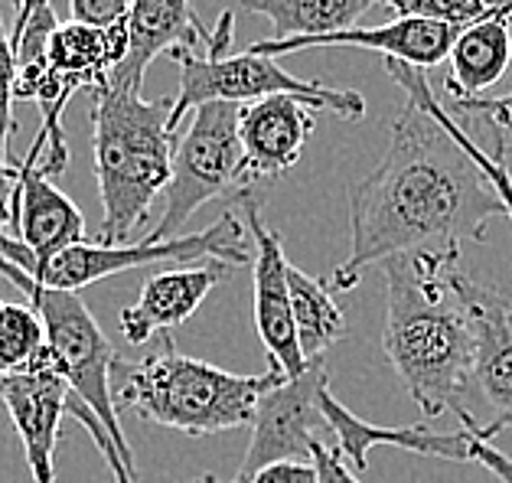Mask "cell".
Masks as SVG:
<instances>
[{
	"label": "cell",
	"instance_id": "83f0119b",
	"mask_svg": "<svg viewBox=\"0 0 512 483\" xmlns=\"http://www.w3.org/2000/svg\"><path fill=\"white\" fill-rule=\"evenodd\" d=\"M235 483H320L314 461H278L255 470L252 477H232Z\"/></svg>",
	"mask_w": 512,
	"mask_h": 483
},
{
	"label": "cell",
	"instance_id": "9c48e42d",
	"mask_svg": "<svg viewBox=\"0 0 512 483\" xmlns=\"http://www.w3.org/2000/svg\"><path fill=\"white\" fill-rule=\"evenodd\" d=\"M330 392L327 363L314 359L304 376L284 379L261 399L252 441L242 457L239 480L252 477L255 470L278 461H310L317 441H327L330 425L323 418V395Z\"/></svg>",
	"mask_w": 512,
	"mask_h": 483
},
{
	"label": "cell",
	"instance_id": "3957f363",
	"mask_svg": "<svg viewBox=\"0 0 512 483\" xmlns=\"http://www.w3.org/2000/svg\"><path fill=\"white\" fill-rule=\"evenodd\" d=\"M92 151L102 196V245H124L173 173V98L147 102L134 89H95Z\"/></svg>",
	"mask_w": 512,
	"mask_h": 483
},
{
	"label": "cell",
	"instance_id": "4dcf8cb0",
	"mask_svg": "<svg viewBox=\"0 0 512 483\" xmlns=\"http://www.w3.org/2000/svg\"><path fill=\"white\" fill-rule=\"evenodd\" d=\"M43 4H49V0H20V7H17V20H14V30L10 33H17L23 23H27L30 17H33V10L36 7H43Z\"/></svg>",
	"mask_w": 512,
	"mask_h": 483
},
{
	"label": "cell",
	"instance_id": "277c9868",
	"mask_svg": "<svg viewBox=\"0 0 512 483\" xmlns=\"http://www.w3.org/2000/svg\"><path fill=\"white\" fill-rule=\"evenodd\" d=\"M115 405L128 408L147 425L206 438L232 428H252L261 399L284 376H242L206 359L183 356L164 340V350L137 363H115Z\"/></svg>",
	"mask_w": 512,
	"mask_h": 483
},
{
	"label": "cell",
	"instance_id": "f1b7e54d",
	"mask_svg": "<svg viewBox=\"0 0 512 483\" xmlns=\"http://www.w3.org/2000/svg\"><path fill=\"white\" fill-rule=\"evenodd\" d=\"M310 461H314V467H317V480L320 483H362L353 474V467H349L340 457V451H336L333 444H327V441L314 444V454H310Z\"/></svg>",
	"mask_w": 512,
	"mask_h": 483
},
{
	"label": "cell",
	"instance_id": "5b68a950",
	"mask_svg": "<svg viewBox=\"0 0 512 483\" xmlns=\"http://www.w3.org/2000/svg\"><path fill=\"white\" fill-rule=\"evenodd\" d=\"M235 14L226 10L219 23L209 33L206 56H199L196 49H173V59L180 63V92L173 98V115L170 125L180 131V121L186 111H196L199 105L209 102H232V105H252L271 95H297L317 111H330L336 118L359 121L366 115V102L362 95L349 89H330L323 82H310L301 76H291L281 59L255 56V53H235L229 56V36H232Z\"/></svg>",
	"mask_w": 512,
	"mask_h": 483
},
{
	"label": "cell",
	"instance_id": "5bb4252c",
	"mask_svg": "<svg viewBox=\"0 0 512 483\" xmlns=\"http://www.w3.org/2000/svg\"><path fill=\"white\" fill-rule=\"evenodd\" d=\"M317 125V108L297 95H271L242 105L239 138L245 151V183L281 177L301 160L310 131Z\"/></svg>",
	"mask_w": 512,
	"mask_h": 483
},
{
	"label": "cell",
	"instance_id": "ba28073f",
	"mask_svg": "<svg viewBox=\"0 0 512 483\" xmlns=\"http://www.w3.org/2000/svg\"><path fill=\"white\" fill-rule=\"evenodd\" d=\"M193 265V262H226V265H248L252 262V242H248V226L239 209H226L209 229L186 232L167 242H124V245H102V242H79L56 255L53 262L40 268H27L23 275L36 284L56 291H82L95 281L124 275V271L147 268V265Z\"/></svg>",
	"mask_w": 512,
	"mask_h": 483
},
{
	"label": "cell",
	"instance_id": "52a82bcc",
	"mask_svg": "<svg viewBox=\"0 0 512 483\" xmlns=\"http://www.w3.org/2000/svg\"><path fill=\"white\" fill-rule=\"evenodd\" d=\"M242 105L209 102L193 111L190 125L177 134L173 173L164 190V213L147 232L151 242L177 239L199 209L222 196L242 200L255 187L245 183V151L239 138Z\"/></svg>",
	"mask_w": 512,
	"mask_h": 483
},
{
	"label": "cell",
	"instance_id": "8992f818",
	"mask_svg": "<svg viewBox=\"0 0 512 483\" xmlns=\"http://www.w3.org/2000/svg\"><path fill=\"white\" fill-rule=\"evenodd\" d=\"M0 278H7L14 288L27 297V304L33 307L43 320L46 330V346L53 353L59 373L66 376L72 395L89 408V412L102 421V428L108 431V438L115 441L118 454L124 457V464L134 470V454L131 444L124 438V428L118 421V405H115V363L118 356L111 350V340L105 337V330L98 327L95 314L89 311V304L82 301L79 291H56L46 284H36L27 278L17 265H10L0 258Z\"/></svg>",
	"mask_w": 512,
	"mask_h": 483
},
{
	"label": "cell",
	"instance_id": "ffe728a7",
	"mask_svg": "<svg viewBox=\"0 0 512 483\" xmlns=\"http://www.w3.org/2000/svg\"><path fill=\"white\" fill-rule=\"evenodd\" d=\"M447 63H451L447 92L454 95V102L480 98L506 76L512 63V27L503 4L457 33Z\"/></svg>",
	"mask_w": 512,
	"mask_h": 483
},
{
	"label": "cell",
	"instance_id": "836d02e7",
	"mask_svg": "<svg viewBox=\"0 0 512 483\" xmlns=\"http://www.w3.org/2000/svg\"><path fill=\"white\" fill-rule=\"evenodd\" d=\"M0 307H4V301H0Z\"/></svg>",
	"mask_w": 512,
	"mask_h": 483
},
{
	"label": "cell",
	"instance_id": "2e32d148",
	"mask_svg": "<svg viewBox=\"0 0 512 483\" xmlns=\"http://www.w3.org/2000/svg\"><path fill=\"white\" fill-rule=\"evenodd\" d=\"M457 33L460 30L447 27V23L392 20V23H382V27H369V30L356 27L346 33L320 36V40H261L248 46V53L281 59L284 53H297V49H310V46H356V49L382 53L385 59H392V63H405L411 69H431L451 56Z\"/></svg>",
	"mask_w": 512,
	"mask_h": 483
},
{
	"label": "cell",
	"instance_id": "8fae6325",
	"mask_svg": "<svg viewBox=\"0 0 512 483\" xmlns=\"http://www.w3.org/2000/svg\"><path fill=\"white\" fill-rule=\"evenodd\" d=\"M239 213L248 226L255 245V330L265 346L271 373L284 379H297L307 373V359L301 353L294 324V304H291V281H287V255L281 249V235L271 232L261 219L258 193H245L239 200Z\"/></svg>",
	"mask_w": 512,
	"mask_h": 483
},
{
	"label": "cell",
	"instance_id": "4316f807",
	"mask_svg": "<svg viewBox=\"0 0 512 483\" xmlns=\"http://www.w3.org/2000/svg\"><path fill=\"white\" fill-rule=\"evenodd\" d=\"M131 0H69L72 20L92 23V27H111V23L128 20Z\"/></svg>",
	"mask_w": 512,
	"mask_h": 483
},
{
	"label": "cell",
	"instance_id": "cb8c5ba5",
	"mask_svg": "<svg viewBox=\"0 0 512 483\" xmlns=\"http://www.w3.org/2000/svg\"><path fill=\"white\" fill-rule=\"evenodd\" d=\"M46 350V330L30 304L0 307V373L30 366Z\"/></svg>",
	"mask_w": 512,
	"mask_h": 483
},
{
	"label": "cell",
	"instance_id": "1f68e13d",
	"mask_svg": "<svg viewBox=\"0 0 512 483\" xmlns=\"http://www.w3.org/2000/svg\"><path fill=\"white\" fill-rule=\"evenodd\" d=\"M7 4H14V7H20V0H7Z\"/></svg>",
	"mask_w": 512,
	"mask_h": 483
},
{
	"label": "cell",
	"instance_id": "d4e9b609",
	"mask_svg": "<svg viewBox=\"0 0 512 483\" xmlns=\"http://www.w3.org/2000/svg\"><path fill=\"white\" fill-rule=\"evenodd\" d=\"M379 4L389 7L395 20H431L457 30L483 20L493 10L486 0H379Z\"/></svg>",
	"mask_w": 512,
	"mask_h": 483
},
{
	"label": "cell",
	"instance_id": "4fadbf2b",
	"mask_svg": "<svg viewBox=\"0 0 512 483\" xmlns=\"http://www.w3.org/2000/svg\"><path fill=\"white\" fill-rule=\"evenodd\" d=\"M473 438L493 441L512 428V304L480 284L477 291V356H473Z\"/></svg>",
	"mask_w": 512,
	"mask_h": 483
},
{
	"label": "cell",
	"instance_id": "484cf974",
	"mask_svg": "<svg viewBox=\"0 0 512 483\" xmlns=\"http://www.w3.org/2000/svg\"><path fill=\"white\" fill-rule=\"evenodd\" d=\"M454 111L460 115L483 118L486 125H493L496 131H503L512 138V89L506 95H480V98H464L454 102Z\"/></svg>",
	"mask_w": 512,
	"mask_h": 483
},
{
	"label": "cell",
	"instance_id": "9a60e30c",
	"mask_svg": "<svg viewBox=\"0 0 512 483\" xmlns=\"http://www.w3.org/2000/svg\"><path fill=\"white\" fill-rule=\"evenodd\" d=\"M229 271L232 265L226 262L173 265L167 271H157V275L144 281L137 301L121 311L124 340L131 346H144L157 333L186 324Z\"/></svg>",
	"mask_w": 512,
	"mask_h": 483
},
{
	"label": "cell",
	"instance_id": "7a4b0ae2",
	"mask_svg": "<svg viewBox=\"0 0 512 483\" xmlns=\"http://www.w3.org/2000/svg\"><path fill=\"white\" fill-rule=\"evenodd\" d=\"M385 268L382 350L424 418L451 412L477 431L473 356H477V291L460 249L408 252Z\"/></svg>",
	"mask_w": 512,
	"mask_h": 483
},
{
	"label": "cell",
	"instance_id": "f546056e",
	"mask_svg": "<svg viewBox=\"0 0 512 483\" xmlns=\"http://www.w3.org/2000/svg\"><path fill=\"white\" fill-rule=\"evenodd\" d=\"M467 435H470V431H467ZM470 438H473V435H470ZM470 454H473V464H483L499 483H512V457H509V454L496 451L490 441H480V438H473Z\"/></svg>",
	"mask_w": 512,
	"mask_h": 483
},
{
	"label": "cell",
	"instance_id": "7c38bea8",
	"mask_svg": "<svg viewBox=\"0 0 512 483\" xmlns=\"http://www.w3.org/2000/svg\"><path fill=\"white\" fill-rule=\"evenodd\" d=\"M69 399L72 389L66 376L59 373L49 346L30 366L0 373V402L10 412L36 483L56 480L53 457L59 444V421L69 412Z\"/></svg>",
	"mask_w": 512,
	"mask_h": 483
},
{
	"label": "cell",
	"instance_id": "30bf717a",
	"mask_svg": "<svg viewBox=\"0 0 512 483\" xmlns=\"http://www.w3.org/2000/svg\"><path fill=\"white\" fill-rule=\"evenodd\" d=\"M10 216L17 219L20 242L0 232V258L17 268H40L53 262L72 245L85 242V216L82 209L62 193L53 180L40 170V160H14V200Z\"/></svg>",
	"mask_w": 512,
	"mask_h": 483
},
{
	"label": "cell",
	"instance_id": "e0dca14e",
	"mask_svg": "<svg viewBox=\"0 0 512 483\" xmlns=\"http://www.w3.org/2000/svg\"><path fill=\"white\" fill-rule=\"evenodd\" d=\"M209 27L196 17L190 0H131L128 7V56L111 72V89L141 92L147 69L157 56L173 49H196L209 43Z\"/></svg>",
	"mask_w": 512,
	"mask_h": 483
},
{
	"label": "cell",
	"instance_id": "d6986e66",
	"mask_svg": "<svg viewBox=\"0 0 512 483\" xmlns=\"http://www.w3.org/2000/svg\"><path fill=\"white\" fill-rule=\"evenodd\" d=\"M124 56H128V20L111 23V27L69 20L59 23L46 43V63L76 92L105 89Z\"/></svg>",
	"mask_w": 512,
	"mask_h": 483
},
{
	"label": "cell",
	"instance_id": "d6a6232c",
	"mask_svg": "<svg viewBox=\"0 0 512 483\" xmlns=\"http://www.w3.org/2000/svg\"><path fill=\"white\" fill-rule=\"evenodd\" d=\"M509 27H512V14H509Z\"/></svg>",
	"mask_w": 512,
	"mask_h": 483
},
{
	"label": "cell",
	"instance_id": "ac0fdd59",
	"mask_svg": "<svg viewBox=\"0 0 512 483\" xmlns=\"http://www.w3.org/2000/svg\"><path fill=\"white\" fill-rule=\"evenodd\" d=\"M323 418H327V425H330L333 448L340 451V457L356 474H366L369 454L382 448V444L411 451V454H424V457H441V461H457V464L473 461V454H470L473 438L464 428L451 431V435H437V431L424 425H402V428L369 425V421H362L349 412L343 402H336L333 392L323 395Z\"/></svg>",
	"mask_w": 512,
	"mask_h": 483
},
{
	"label": "cell",
	"instance_id": "6da1fadb",
	"mask_svg": "<svg viewBox=\"0 0 512 483\" xmlns=\"http://www.w3.org/2000/svg\"><path fill=\"white\" fill-rule=\"evenodd\" d=\"M405 89L389 151L349 193V255L333 291H353L366 268L408 252H447L483 242L506 203L480 164V141L431 89L424 69L385 59Z\"/></svg>",
	"mask_w": 512,
	"mask_h": 483
},
{
	"label": "cell",
	"instance_id": "44dd1931",
	"mask_svg": "<svg viewBox=\"0 0 512 483\" xmlns=\"http://www.w3.org/2000/svg\"><path fill=\"white\" fill-rule=\"evenodd\" d=\"M376 4L379 0H239L248 14L271 20V40H320L356 30Z\"/></svg>",
	"mask_w": 512,
	"mask_h": 483
},
{
	"label": "cell",
	"instance_id": "603a6c76",
	"mask_svg": "<svg viewBox=\"0 0 512 483\" xmlns=\"http://www.w3.org/2000/svg\"><path fill=\"white\" fill-rule=\"evenodd\" d=\"M17 49L10 33L4 27V17H0V232H4V222L14 219L10 216V200H14V160H10V131H14V92H17Z\"/></svg>",
	"mask_w": 512,
	"mask_h": 483
},
{
	"label": "cell",
	"instance_id": "7402d4cb",
	"mask_svg": "<svg viewBox=\"0 0 512 483\" xmlns=\"http://www.w3.org/2000/svg\"><path fill=\"white\" fill-rule=\"evenodd\" d=\"M287 281H291V304H294V324L301 353L307 363L323 359V353L333 343L346 337V317L343 307L336 304V294L330 284L320 278H310L297 265H287Z\"/></svg>",
	"mask_w": 512,
	"mask_h": 483
}]
</instances>
